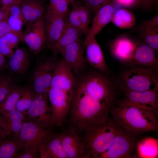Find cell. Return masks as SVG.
Here are the masks:
<instances>
[{
	"label": "cell",
	"instance_id": "cell-1",
	"mask_svg": "<svg viewBox=\"0 0 158 158\" xmlns=\"http://www.w3.org/2000/svg\"><path fill=\"white\" fill-rule=\"evenodd\" d=\"M111 107L91 95L81 85L78 84L67 117L68 127L82 137L90 127L109 118Z\"/></svg>",
	"mask_w": 158,
	"mask_h": 158
},
{
	"label": "cell",
	"instance_id": "cell-2",
	"mask_svg": "<svg viewBox=\"0 0 158 158\" xmlns=\"http://www.w3.org/2000/svg\"><path fill=\"white\" fill-rule=\"evenodd\" d=\"M109 113L115 121L128 131L140 135L157 130V115L121 100L110 107Z\"/></svg>",
	"mask_w": 158,
	"mask_h": 158
},
{
	"label": "cell",
	"instance_id": "cell-3",
	"mask_svg": "<svg viewBox=\"0 0 158 158\" xmlns=\"http://www.w3.org/2000/svg\"><path fill=\"white\" fill-rule=\"evenodd\" d=\"M120 127L110 116L90 127L82 136L84 158H97L109 147Z\"/></svg>",
	"mask_w": 158,
	"mask_h": 158
},
{
	"label": "cell",
	"instance_id": "cell-4",
	"mask_svg": "<svg viewBox=\"0 0 158 158\" xmlns=\"http://www.w3.org/2000/svg\"><path fill=\"white\" fill-rule=\"evenodd\" d=\"M115 83L121 92L158 90L157 70L151 67L131 66L123 72L119 81Z\"/></svg>",
	"mask_w": 158,
	"mask_h": 158
},
{
	"label": "cell",
	"instance_id": "cell-5",
	"mask_svg": "<svg viewBox=\"0 0 158 158\" xmlns=\"http://www.w3.org/2000/svg\"><path fill=\"white\" fill-rule=\"evenodd\" d=\"M78 80L90 94L110 106L121 100L118 98L121 91L116 83L101 73H90Z\"/></svg>",
	"mask_w": 158,
	"mask_h": 158
},
{
	"label": "cell",
	"instance_id": "cell-6",
	"mask_svg": "<svg viewBox=\"0 0 158 158\" xmlns=\"http://www.w3.org/2000/svg\"><path fill=\"white\" fill-rule=\"evenodd\" d=\"M48 96L53 126H60L67 118L73 95L64 87H50Z\"/></svg>",
	"mask_w": 158,
	"mask_h": 158
},
{
	"label": "cell",
	"instance_id": "cell-7",
	"mask_svg": "<svg viewBox=\"0 0 158 158\" xmlns=\"http://www.w3.org/2000/svg\"><path fill=\"white\" fill-rule=\"evenodd\" d=\"M140 135L128 131L121 127L109 147L97 158L130 157L131 152L137 145Z\"/></svg>",
	"mask_w": 158,
	"mask_h": 158
},
{
	"label": "cell",
	"instance_id": "cell-8",
	"mask_svg": "<svg viewBox=\"0 0 158 158\" xmlns=\"http://www.w3.org/2000/svg\"><path fill=\"white\" fill-rule=\"evenodd\" d=\"M52 133L51 129H46L36 123L26 121L22 124L19 135L22 148L40 153L41 146Z\"/></svg>",
	"mask_w": 158,
	"mask_h": 158
},
{
	"label": "cell",
	"instance_id": "cell-9",
	"mask_svg": "<svg viewBox=\"0 0 158 158\" xmlns=\"http://www.w3.org/2000/svg\"><path fill=\"white\" fill-rule=\"evenodd\" d=\"M52 55L50 57L39 61L31 75V86L35 94H48L53 73L57 61Z\"/></svg>",
	"mask_w": 158,
	"mask_h": 158
},
{
	"label": "cell",
	"instance_id": "cell-10",
	"mask_svg": "<svg viewBox=\"0 0 158 158\" xmlns=\"http://www.w3.org/2000/svg\"><path fill=\"white\" fill-rule=\"evenodd\" d=\"M23 114L26 121L36 123L46 129H51L53 126L48 94H36L30 107Z\"/></svg>",
	"mask_w": 158,
	"mask_h": 158
},
{
	"label": "cell",
	"instance_id": "cell-11",
	"mask_svg": "<svg viewBox=\"0 0 158 158\" xmlns=\"http://www.w3.org/2000/svg\"><path fill=\"white\" fill-rule=\"evenodd\" d=\"M23 39L34 54L37 55L42 51L46 40L44 16L27 26Z\"/></svg>",
	"mask_w": 158,
	"mask_h": 158
},
{
	"label": "cell",
	"instance_id": "cell-12",
	"mask_svg": "<svg viewBox=\"0 0 158 158\" xmlns=\"http://www.w3.org/2000/svg\"><path fill=\"white\" fill-rule=\"evenodd\" d=\"M122 92L124 94L123 99L121 100L122 102L157 115L158 91L136 92L125 90Z\"/></svg>",
	"mask_w": 158,
	"mask_h": 158
},
{
	"label": "cell",
	"instance_id": "cell-13",
	"mask_svg": "<svg viewBox=\"0 0 158 158\" xmlns=\"http://www.w3.org/2000/svg\"><path fill=\"white\" fill-rule=\"evenodd\" d=\"M83 42L86 51V58L88 63L93 67L104 73L110 71L107 66L101 48L90 29L85 35Z\"/></svg>",
	"mask_w": 158,
	"mask_h": 158
},
{
	"label": "cell",
	"instance_id": "cell-14",
	"mask_svg": "<svg viewBox=\"0 0 158 158\" xmlns=\"http://www.w3.org/2000/svg\"><path fill=\"white\" fill-rule=\"evenodd\" d=\"M67 158H84L81 137L68 127L58 134Z\"/></svg>",
	"mask_w": 158,
	"mask_h": 158
},
{
	"label": "cell",
	"instance_id": "cell-15",
	"mask_svg": "<svg viewBox=\"0 0 158 158\" xmlns=\"http://www.w3.org/2000/svg\"><path fill=\"white\" fill-rule=\"evenodd\" d=\"M85 49L83 42L80 39L66 47L59 53L62 56V59L70 67L72 71L77 73L84 65Z\"/></svg>",
	"mask_w": 158,
	"mask_h": 158
},
{
	"label": "cell",
	"instance_id": "cell-16",
	"mask_svg": "<svg viewBox=\"0 0 158 158\" xmlns=\"http://www.w3.org/2000/svg\"><path fill=\"white\" fill-rule=\"evenodd\" d=\"M137 46L128 38L122 37L111 42L109 48L113 55L120 61L131 64Z\"/></svg>",
	"mask_w": 158,
	"mask_h": 158
},
{
	"label": "cell",
	"instance_id": "cell-17",
	"mask_svg": "<svg viewBox=\"0 0 158 158\" xmlns=\"http://www.w3.org/2000/svg\"><path fill=\"white\" fill-rule=\"evenodd\" d=\"M46 40L45 47L50 49L61 35L67 21L66 17L46 13L44 16Z\"/></svg>",
	"mask_w": 158,
	"mask_h": 158
},
{
	"label": "cell",
	"instance_id": "cell-18",
	"mask_svg": "<svg viewBox=\"0 0 158 158\" xmlns=\"http://www.w3.org/2000/svg\"><path fill=\"white\" fill-rule=\"evenodd\" d=\"M20 9L27 26L44 16L45 9L41 0H23Z\"/></svg>",
	"mask_w": 158,
	"mask_h": 158
},
{
	"label": "cell",
	"instance_id": "cell-19",
	"mask_svg": "<svg viewBox=\"0 0 158 158\" xmlns=\"http://www.w3.org/2000/svg\"><path fill=\"white\" fill-rule=\"evenodd\" d=\"M155 51L143 43L137 45L131 64L136 66L152 67L156 69L158 61Z\"/></svg>",
	"mask_w": 158,
	"mask_h": 158
},
{
	"label": "cell",
	"instance_id": "cell-20",
	"mask_svg": "<svg viewBox=\"0 0 158 158\" xmlns=\"http://www.w3.org/2000/svg\"><path fill=\"white\" fill-rule=\"evenodd\" d=\"M40 152V158H67L58 134L53 133L42 145Z\"/></svg>",
	"mask_w": 158,
	"mask_h": 158
},
{
	"label": "cell",
	"instance_id": "cell-21",
	"mask_svg": "<svg viewBox=\"0 0 158 158\" xmlns=\"http://www.w3.org/2000/svg\"><path fill=\"white\" fill-rule=\"evenodd\" d=\"M82 34L79 30L71 25L67 20L59 38L50 49L52 55L56 56L66 47L80 39Z\"/></svg>",
	"mask_w": 158,
	"mask_h": 158
},
{
	"label": "cell",
	"instance_id": "cell-22",
	"mask_svg": "<svg viewBox=\"0 0 158 158\" xmlns=\"http://www.w3.org/2000/svg\"><path fill=\"white\" fill-rule=\"evenodd\" d=\"M9 58L7 68L12 74H22L28 70L30 63L29 56L24 48H17Z\"/></svg>",
	"mask_w": 158,
	"mask_h": 158
},
{
	"label": "cell",
	"instance_id": "cell-23",
	"mask_svg": "<svg viewBox=\"0 0 158 158\" xmlns=\"http://www.w3.org/2000/svg\"><path fill=\"white\" fill-rule=\"evenodd\" d=\"M114 12V8L112 5L107 4L96 12L90 29L95 36L111 22Z\"/></svg>",
	"mask_w": 158,
	"mask_h": 158
},
{
	"label": "cell",
	"instance_id": "cell-24",
	"mask_svg": "<svg viewBox=\"0 0 158 158\" xmlns=\"http://www.w3.org/2000/svg\"><path fill=\"white\" fill-rule=\"evenodd\" d=\"M22 149L19 139L10 135L0 140V158H14Z\"/></svg>",
	"mask_w": 158,
	"mask_h": 158
},
{
	"label": "cell",
	"instance_id": "cell-25",
	"mask_svg": "<svg viewBox=\"0 0 158 158\" xmlns=\"http://www.w3.org/2000/svg\"><path fill=\"white\" fill-rule=\"evenodd\" d=\"M136 18L131 11L120 8L114 12L111 22L121 29H130L136 23Z\"/></svg>",
	"mask_w": 158,
	"mask_h": 158
},
{
	"label": "cell",
	"instance_id": "cell-26",
	"mask_svg": "<svg viewBox=\"0 0 158 158\" xmlns=\"http://www.w3.org/2000/svg\"><path fill=\"white\" fill-rule=\"evenodd\" d=\"M4 116L10 135L19 139V133L22 124L26 121L25 114L15 109Z\"/></svg>",
	"mask_w": 158,
	"mask_h": 158
},
{
	"label": "cell",
	"instance_id": "cell-27",
	"mask_svg": "<svg viewBox=\"0 0 158 158\" xmlns=\"http://www.w3.org/2000/svg\"><path fill=\"white\" fill-rule=\"evenodd\" d=\"M25 88V87L17 85L10 92L0 105V114L4 116L16 109V104Z\"/></svg>",
	"mask_w": 158,
	"mask_h": 158
},
{
	"label": "cell",
	"instance_id": "cell-28",
	"mask_svg": "<svg viewBox=\"0 0 158 158\" xmlns=\"http://www.w3.org/2000/svg\"><path fill=\"white\" fill-rule=\"evenodd\" d=\"M20 41L17 34L8 33L0 38V52L5 56L10 57L13 54V49L16 47Z\"/></svg>",
	"mask_w": 158,
	"mask_h": 158
},
{
	"label": "cell",
	"instance_id": "cell-29",
	"mask_svg": "<svg viewBox=\"0 0 158 158\" xmlns=\"http://www.w3.org/2000/svg\"><path fill=\"white\" fill-rule=\"evenodd\" d=\"M17 85L13 74L10 72L0 71V105L10 92Z\"/></svg>",
	"mask_w": 158,
	"mask_h": 158
},
{
	"label": "cell",
	"instance_id": "cell-30",
	"mask_svg": "<svg viewBox=\"0 0 158 158\" xmlns=\"http://www.w3.org/2000/svg\"><path fill=\"white\" fill-rule=\"evenodd\" d=\"M139 155L141 157H155L158 155V143L153 138L145 139L137 143Z\"/></svg>",
	"mask_w": 158,
	"mask_h": 158
},
{
	"label": "cell",
	"instance_id": "cell-31",
	"mask_svg": "<svg viewBox=\"0 0 158 158\" xmlns=\"http://www.w3.org/2000/svg\"><path fill=\"white\" fill-rule=\"evenodd\" d=\"M35 95L31 86L25 87L22 95L16 104V109L23 113L26 112L30 107Z\"/></svg>",
	"mask_w": 158,
	"mask_h": 158
},
{
	"label": "cell",
	"instance_id": "cell-32",
	"mask_svg": "<svg viewBox=\"0 0 158 158\" xmlns=\"http://www.w3.org/2000/svg\"><path fill=\"white\" fill-rule=\"evenodd\" d=\"M68 12V2L66 0H50L46 13L66 17Z\"/></svg>",
	"mask_w": 158,
	"mask_h": 158
},
{
	"label": "cell",
	"instance_id": "cell-33",
	"mask_svg": "<svg viewBox=\"0 0 158 158\" xmlns=\"http://www.w3.org/2000/svg\"><path fill=\"white\" fill-rule=\"evenodd\" d=\"M158 30L146 31L141 32L144 44L155 51L158 49Z\"/></svg>",
	"mask_w": 158,
	"mask_h": 158
},
{
	"label": "cell",
	"instance_id": "cell-34",
	"mask_svg": "<svg viewBox=\"0 0 158 158\" xmlns=\"http://www.w3.org/2000/svg\"><path fill=\"white\" fill-rule=\"evenodd\" d=\"M77 9L82 27L83 34L85 35L89 29L88 28L90 21L89 11L87 7L84 6L77 7Z\"/></svg>",
	"mask_w": 158,
	"mask_h": 158
},
{
	"label": "cell",
	"instance_id": "cell-35",
	"mask_svg": "<svg viewBox=\"0 0 158 158\" xmlns=\"http://www.w3.org/2000/svg\"><path fill=\"white\" fill-rule=\"evenodd\" d=\"M68 22L72 26L79 30L83 34L82 24L80 19L77 7L71 10L68 15Z\"/></svg>",
	"mask_w": 158,
	"mask_h": 158
},
{
	"label": "cell",
	"instance_id": "cell-36",
	"mask_svg": "<svg viewBox=\"0 0 158 158\" xmlns=\"http://www.w3.org/2000/svg\"><path fill=\"white\" fill-rule=\"evenodd\" d=\"M140 32L158 30V15H155L151 19L143 23L139 28Z\"/></svg>",
	"mask_w": 158,
	"mask_h": 158
},
{
	"label": "cell",
	"instance_id": "cell-37",
	"mask_svg": "<svg viewBox=\"0 0 158 158\" xmlns=\"http://www.w3.org/2000/svg\"><path fill=\"white\" fill-rule=\"evenodd\" d=\"M110 0H86L87 8L88 10L96 12Z\"/></svg>",
	"mask_w": 158,
	"mask_h": 158
},
{
	"label": "cell",
	"instance_id": "cell-38",
	"mask_svg": "<svg viewBox=\"0 0 158 158\" xmlns=\"http://www.w3.org/2000/svg\"><path fill=\"white\" fill-rule=\"evenodd\" d=\"M6 11V14L4 18L0 22V38L8 33L13 32L18 35L22 41V39L20 36L13 30L9 24L7 19V10Z\"/></svg>",
	"mask_w": 158,
	"mask_h": 158
},
{
	"label": "cell",
	"instance_id": "cell-39",
	"mask_svg": "<svg viewBox=\"0 0 158 158\" xmlns=\"http://www.w3.org/2000/svg\"><path fill=\"white\" fill-rule=\"evenodd\" d=\"M40 157V154L32 150L22 148L18 152L16 158H37Z\"/></svg>",
	"mask_w": 158,
	"mask_h": 158
},
{
	"label": "cell",
	"instance_id": "cell-40",
	"mask_svg": "<svg viewBox=\"0 0 158 158\" xmlns=\"http://www.w3.org/2000/svg\"><path fill=\"white\" fill-rule=\"evenodd\" d=\"M10 135L4 116L0 114V140Z\"/></svg>",
	"mask_w": 158,
	"mask_h": 158
},
{
	"label": "cell",
	"instance_id": "cell-41",
	"mask_svg": "<svg viewBox=\"0 0 158 158\" xmlns=\"http://www.w3.org/2000/svg\"><path fill=\"white\" fill-rule=\"evenodd\" d=\"M23 0H0V4L1 7L6 10L11 6L15 5H20Z\"/></svg>",
	"mask_w": 158,
	"mask_h": 158
},
{
	"label": "cell",
	"instance_id": "cell-42",
	"mask_svg": "<svg viewBox=\"0 0 158 158\" xmlns=\"http://www.w3.org/2000/svg\"><path fill=\"white\" fill-rule=\"evenodd\" d=\"M5 56L0 52V71H4L7 68Z\"/></svg>",
	"mask_w": 158,
	"mask_h": 158
},
{
	"label": "cell",
	"instance_id": "cell-43",
	"mask_svg": "<svg viewBox=\"0 0 158 158\" xmlns=\"http://www.w3.org/2000/svg\"><path fill=\"white\" fill-rule=\"evenodd\" d=\"M117 1L122 5L130 6L133 5L136 0H116Z\"/></svg>",
	"mask_w": 158,
	"mask_h": 158
},
{
	"label": "cell",
	"instance_id": "cell-44",
	"mask_svg": "<svg viewBox=\"0 0 158 158\" xmlns=\"http://www.w3.org/2000/svg\"><path fill=\"white\" fill-rule=\"evenodd\" d=\"M6 13V10L0 7V22L4 18Z\"/></svg>",
	"mask_w": 158,
	"mask_h": 158
},
{
	"label": "cell",
	"instance_id": "cell-45",
	"mask_svg": "<svg viewBox=\"0 0 158 158\" xmlns=\"http://www.w3.org/2000/svg\"><path fill=\"white\" fill-rule=\"evenodd\" d=\"M144 0L145 1H150L152 0Z\"/></svg>",
	"mask_w": 158,
	"mask_h": 158
},
{
	"label": "cell",
	"instance_id": "cell-46",
	"mask_svg": "<svg viewBox=\"0 0 158 158\" xmlns=\"http://www.w3.org/2000/svg\"><path fill=\"white\" fill-rule=\"evenodd\" d=\"M67 2H68L69 1H70L71 0H66Z\"/></svg>",
	"mask_w": 158,
	"mask_h": 158
},
{
	"label": "cell",
	"instance_id": "cell-47",
	"mask_svg": "<svg viewBox=\"0 0 158 158\" xmlns=\"http://www.w3.org/2000/svg\"></svg>",
	"mask_w": 158,
	"mask_h": 158
}]
</instances>
